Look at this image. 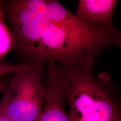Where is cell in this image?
I'll list each match as a JSON object with an SVG mask.
<instances>
[{
    "mask_svg": "<svg viewBox=\"0 0 121 121\" xmlns=\"http://www.w3.org/2000/svg\"><path fill=\"white\" fill-rule=\"evenodd\" d=\"M9 85V81L3 78L2 77H0V94L4 92L7 89Z\"/></svg>",
    "mask_w": 121,
    "mask_h": 121,
    "instance_id": "obj_8",
    "label": "cell"
},
{
    "mask_svg": "<svg viewBox=\"0 0 121 121\" xmlns=\"http://www.w3.org/2000/svg\"><path fill=\"white\" fill-rule=\"evenodd\" d=\"M13 38L7 25L2 11L0 10V63H4V57L13 49Z\"/></svg>",
    "mask_w": 121,
    "mask_h": 121,
    "instance_id": "obj_6",
    "label": "cell"
},
{
    "mask_svg": "<svg viewBox=\"0 0 121 121\" xmlns=\"http://www.w3.org/2000/svg\"><path fill=\"white\" fill-rule=\"evenodd\" d=\"M0 121H11L4 114L2 105L0 104Z\"/></svg>",
    "mask_w": 121,
    "mask_h": 121,
    "instance_id": "obj_9",
    "label": "cell"
},
{
    "mask_svg": "<svg viewBox=\"0 0 121 121\" xmlns=\"http://www.w3.org/2000/svg\"><path fill=\"white\" fill-rule=\"evenodd\" d=\"M43 87L44 103L39 121H69L65 108V91L69 84V75L65 69L55 62L44 66Z\"/></svg>",
    "mask_w": 121,
    "mask_h": 121,
    "instance_id": "obj_4",
    "label": "cell"
},
{
    "mask_svg": "<svg viewBox=\"0 0 121 121\" xmlns=\"http://www.w3.org/2000/svg\"><path fill=\"white\" fill-rule=\"evenodd\" d=\"M0 10L22 63L55 62L69 72L94 65L106 49L121 45L116 27L91 26L56 0H0Z\"/></svg>",
    "mask_w": 121,
    "mask_h": 121,
    "instance_id": "obj_1",
    "label": "cell"
},
{
    "mask_svg": "<svg viewBox=\"0 0 121 121\" xmlns=\"http://www.w3.org/2000/svg\"><path fill=\"white\" fill-rule=\"evenodd\" d=\"M117 121H121V119H118Z\"/></svg>",
    "mask_w": 121,
    "mask_h": 121,
    "instance_id": "obj_10",
    "label": "cell"
},
{
    "mask_svg": "<svg viewBox=\"0 0 121 121\" xmlns=\"http://www.w3.org/2000/svg\"><path fill=\"white\" fill-rule=\"evenodd\" d=\"M117 3L116 0H80L75 15L91 26L112 28Z\"/></svg>",
    "mask_w": 121,
    "mask_h": 121,
    "instance_id": "obj_5",
    "label": "cell"
},
{
    "mask_svg": "<svg viewBox=\"0 0 121 121\" xmlns=\"http://www.w3.org/2000/svg\"><path fill=\"white\" fill-rule=\"evenodd\" d=\"M44 67L30 66L12 74L0 104L11 121H39L43 113Z\"/></svg>",
    "mask_w": 121,
    "mask_h": 121,
    "instance_id": "obj_3",
    "label": "cell"
},
{
    "mask_svg": "<svg viewBox=\"0 0 121 121\" xmlns=\"http://www.w3.org/2000/svg\"><path fill=\"white\" fill-rule=\"evenodd\" d=\"M30 66L28 63H21L20 65H12L6 63H0V77L7 74H13L24 69H27Z\"/></svg>",
    "mask_w": 121,
    "mask_h": 121,
    "instance_id": "obj_7",
    "label": "cell"
},
{
    "mask_svg": "<svg viewBox=\"0 0 121 121\" xmlns=\"http://www.w3.org/2000/svg\"><path fill=\"white\" fill-rule=\"evenodd\" d=\"M94 65L67 72L69 84L65 100L69 121H117L121 119L118 89L104 72L95 76Z\"/></svg>",
    "mask_w": 121,
    "mask_h": 121,
    "instance_id": "obj_2",
    "label": "cell"
}]
</instances>
